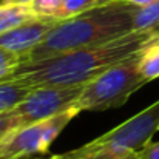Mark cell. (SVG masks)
Masks as SVG:
<instances>
[{"instance_id": "1", "label": "cell", "mask_w": 159, "mask_h": 159, "mask_svg": "<svg viewBox=\"0 0 159 159\" xmlns=\"http://www.w3.org/2000/svg\"><path fill=\"white\" fill-rule=\"evenodd\" d=\"M150 36L145 31H131L102 45L66 51L42 60L20 62L11 74L0 79V84L11 82L30 88L80 87L108 66L136 54Z\"/></svg>"}, {"instance_id": "2", "label": "cell", "mask_w": 159, "mask_h": 159, "mask_svg": "<svg viewBox=\"0 0 159 159\" xmlns=\"http://www.w3.org/2000/svg\"><path fill=\"white\" fill-rule=\"evenodd\" d=\"M136 9L138 6L128 0H114L102 3L84 14L60 20L22 62L42 60L66 51L102 45L128 34L134 31Z\"/></svg>"}, {"instance_id": "3", "label": "cell", "mask_w": 159, "mask_h": 159, "mask_svg": "<svg viewBox=\"0 0 159 159\" xmlns=\"http://www.w3.org/2000/svg\"><path fill=\"white\" fill-rule=\"evenodd\" d=\"M138 53V51H136ZM145 84L138 70L136 54L124 59L82 87L76 102L79 111H107L125 105L128 99Z\"/></svg>"}, {"instance_id": "4", "label": "cell", "mask_w": 159, "mask_h": 159, "mask_svg": "<svg viewBox=\"0 0 159 159\" xmlns=\"http://www.w3.org/2000/svg\"><path fill=\"white\" fill-rule=\"evenodd\" d=\"M159 131V99L85 145L63 153L65 159L82 158L98 152H136L147 147Z\"/></svg>"}, {"instance_id": "5", "label": "cell", "mask_w": 159, "mask_h": 159, "mask_svg": "<svg viewBox=\"0 0 159 159\" xmlns=\"http://www.w3.org/2000/svg\"><path fill=\"white\" fill-rule=\"evenodd\" d=\"M79 113V108L73 107L50 119L23 125L11 131L0 141V159H20L47 153L62 130Z\"/></svg>"}, {"instance_id": "6", "label": "cell", "mask_w": 159, "mask_h": 159, "mask_svg": "<svg viewBox=\"0 0 159 159\" xmlns=\"http://www.w3.org/2000/svg\"><path fill=\"white\" fill-rule=\"evenodd\" d=\"M82 87H36L12 110L22 127L40 122L76 107Z\"/></svg>"}, {"instance_id": "7", "label": "cell", "mask_w": 159, "mask_h": 159, "mask_svg": "<svg viewBox=\"0 0 159 159\" xmlns=\"http://www.w3.org/2000/svg\"><path fill=\"white\" fill-rule=\"evenodd\" d=\"M59 22L60 20L54 17H36L8 33L0 34V47L17 53L23 59L48 36Z\"/></svg>"}, {"instance_id": "8", "label": "cell", "mask_w": 159, "mask_h": 159, "mask_svg": "<svg viewBox=\"0 0 159 159\" xmlns=\"http://www.w3.org/2000/svg\"><path fill=\"white\" fill-rule=\"evenodd\" d=\"M138 70L141 76L152 82L159 77V36H150L138 50Z\"/></svg>"}, {"instance_id": "9", "label": "cell", "mask_w": 159, "mask_h": 159, "mask_svg": "<svg viewBox=\"0 0 159 159\" xmlns=\"http://www.w3.org/2000/svg\"><path fill=\"white\" fill-rule=\"evenodd\" d=\"M39 17L31 6L0 2V34L8 33L33 19Z\"/></svg>"}, {"instance_id": "10", "label": "cell", "mask_w": 159, "mask_h": 159, "mask_svg": "<svg viewBox=\"0 0 159 159\" xmlns=\"http://www.w3.org/2000/svg\"><path fill=\"white\" fill-rule=\"evenodd\" d=\"M133 28L134 31H145L152 36H159V2L136 9Z\"/></svg>"}, {"instance_id": "11", "label": "cell", "mask_w": 159, "mask_h": 159, "mask_svg": "<svg viewBox=\"0 0 159 159\" xmlns=\"http://www.w3.org/2000/svg\"><path fill=\"white\" fill-rule=\"evenodd\" d=\"M31 91L30 87L20 84H0V113L9 111Z\"/></svg>"}, {"instance_id": "12", "label": "cell", "mask_w": 159, "mask_h": 159, "mask_svg": "<svg viewBox=\"0 0 159 159\" xmlns=\"http://www.w3.org/2000/svg\"><path fill=\"white\" fill-rule=\"evenodd\" d=\"M99 0H63L62 5V20L84 14L96 6H99Z\"/></svg>"}, {"instance_id": "13", "label": "cell", "mask_w": 159, "mask_h": 159, "mask_svg": "<svg viewBox=\"0 0 159 159\" xmlns=\"http://www.w3.org/2000/svg\"><path fill=\"white\" fill-rule=\"evenodd\" d=\"M62 5L63 0H34L31 8L39 17H54L62 20Z\"/></svg>"}, {"instance_id": "14", "label": "cell", "mask_w": 159, "mask_h": 159, "mask_svg": "<svg viewBox=\"0 0 159 159\" xmlns=\"http://www.w3.org/2000/svg\"><path fill=\"white\" fill-rule=\"evenodd\" d=\"M22 62V57L17 53H12L3 47H0V79L11 74Z\"/></svg>"}, {"instance_id": "15", "label": "cell", "mask_w": 159, "mask_h": 159, "mask_svg": "<svg viewBox=\"0 0 159 159\" xmlns=\"http://www.w3.org/2000/svg\"><path fill=\"white\" fill-rule=\"evenodd\" d=\"M20 127H22V124H20L17 114L14 113V110L0 113V141H3L11 131H14Z\"/></svg>"}, {"instance_id": "16", "label": "cell", "mask_w": 159, "mask_h": 159, "mask_svg": "<svg viewBox=\"0 0 159 159\" xmlns=\"http://www.w3.org/2000/svg\"><path fill=\"white\" fill-rule=\"evenodd\" d=\"M76 159H138L136 152H98Z\"/></svg>"}, {"instance_id": "17", "label": "cell", "mask_w": 159, "mask_h": 159, "mask_svg": "<svg viewBox=\"0 0 159 159\" xmlns=\"http://www.w3.org/2000/svg\"><path fill=\"white\" fill-rule=\"evenodd\" d=\"M138 159H159V141L150 142L147 147H144L138 153Z\"/></svg>"}, {"instance_id": "18", "label": "cell", "mask_w": 159, "mask_h": 159, "mask_svg": "<svg viewBox=\"0 0 159 159\" xmlns=\"http://www.w3.org/2000/svg\"><path fill=\"white\" fill-rule=\"evenodd\" d=\"M131 5L138 6V8H144V6H150V5H155L158 3L159 0H128Z\"/></svg>"}, {"instance_id": "19", "label": "cell", "mask_w": 159, "mask_h": 159, "mask_svg": "<svg viewBox=\"0 0 159 159\" xmlns=\"http://www.w3.org/2000/svg\"><path fill=\"white\" fill-rule=\"evenodd\" d=\"M3 3H14V5H26V6H31V3L34 0H0Z\"/></svg>"}, {"instance_id": "20", "label": "cell", "mask_w": 159, "mask_h": 159, "mask_svg": "<svg viewBox=\"0 0 159 159\" xmlns=\"http://www.w3.org/2000/svg\"><path fill=\"white\" fill-rule=\"evenodd\" d=\"M50 159H65L62 155H57V156H53V158H50Z\"/></svg>"}, {"instance_id": "21", "label": "cell", "mask_w": 159, "mask_h": 159, "mask_svg": "<svg viewBox=\"0 0 159 159\" xmlns=\"http://www.w3.org/2000/svg\"><path fill=\"white\" fill-rule=\"evenodd\" d=\"M99 2H101V5H102V3H108V2H114V0H99Z\"/></svg>"}, {"instance_id": "22", "label": "cell", "mask_w": 159, "mask_h": 159, "mask_svg": "<svg viewBox=\"0 0 159 159\" xmlns=\"http://www.w3.org/2000/svg\"><path fill=\"white\" fill-rule=\"evenodd\" d=\"M20 159H33V156H28V158H20Z\"/></svg>"}]
</instances>
